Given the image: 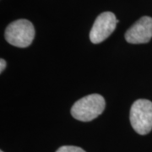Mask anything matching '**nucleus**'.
Wrapping results in <instances>:
<instances>
[{
    "label": "nucleus",
    "instance_id": "nucleus-6",
    "mask_svg": "<svg viewBox=\"0 0 152 152\" xmlns=\"http://www.w3.org/2000/svg\"><path fill=\"white\" fill-rule=\"evenodd\" d=\"M56 152H86L80 147L73 146V145H64L58 149Z\"/></svg>",
    "mask_w": 152,
    "mask_h": 152
},
{
    "label": "nucleus",
    "instance_id": "nucleus-7",
    "mask_svg": "<svg viewBox=\"0 0 152 152\" xmlns=\"http://www.w3.org/2000/svg\"><path fill=\"white\" fill-rule=\"evenodd\" d=\"M5 67H6L5 60L3 59V58H1V59H0V72H1V73L5 69Z\"/></svg>",
    "mask_w": 152,
    "mask_h": 152
},
{
    "label": "nucleus",
    "instance_id": "nucleus-1",
    "mask_svg": "<svg viewBox=\"0 0 152 152\" xmlns=\"http://www.w3.org/2000/svg\"><path fill=\"white\" fill-rule=\"evenodd\" d=\"M106 102L102 96L91 94L80 99L71 108L72 116L79 121L89 122L103 113Z\"/></svg>",
    "mask_w": 152,
    "mask_h": 152
},
{
    "label": "nucleus",
    "instance_id": "nucleus-3",
    "mask_svg": "<svg viewBox=\"0 0 152 152\" xmlns=\"http://www.w3.org/2000/svg\"><path fill=\"white\" fill-rule=\"evenodd\" d=\"M6 41L17 48H27L35 37V28L27 20H18L10 23L5 30Z\"/></svg>",
    "mask_w": 152,
    "mask_h": 152
},
{
    "label": "nucleus",
    "instance_id": "nucleus-5",
    "mask_svg": "<svg viewBox=\"0 0 152 152\" xmlns=\"http://www.w3.org/2000/svg\"><path fill=\"white\" fill-rule=\"evenodd\" d=\"M152 38V18H140L125 33V39L129 43H147Z\"/></svg>",
    "mask_w": 152,
    "mask_h": 152
},
{
    "label": "nucleus",
    "instance_id": "nucleus-2",
    "mask_svg": "<svg viewBox=\"0 0 152 152\" xmlns=\"http://www.w3.org/2000/svg\"><path fill=\"white\" fill-rule=\"evenodd\" d=\"M130 124L139 134L145 135L152 129V102L146 99L135 101L130 109Z\"/></svg>",
    "mask_w": 152,
    "mask_h": 152
},
{
    "label": "nucleus",
    "instance_id": "nucleus-4",
    "mask_svg": "<svg viewBox=\"0 0 152 152\" xmlns=\"http://www.w3.org/2000/svg\"><path fill=\"white\" fill-rule=\"evenodd\" d=\"M118 20L112 12H103L96 19L91 31L90 39L94 44H98L105 41L116 29Z\"/></svg>",
    "mask_w": 152,
    "mask_h": 152
},
{
    "label": "nucleus",
    "instance_id": "nucleus-8",
    "mask_svg": "<svg viewBox=\"0 0 152 152\" xmlns=\"http://www.w3.org/2000/svg\"><path fill=\"white\" fill-rule=\"evenodd\" d=\"M0 152H4V151H0Z\"/></svg>",
    "mask_w": 152,
    "mask_h": 152
}]
</instances>
